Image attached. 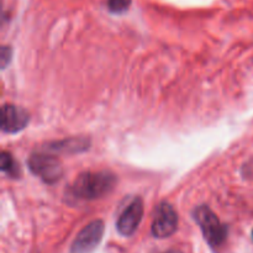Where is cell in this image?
Masks as SVG:
<instances>
[{
    "label": "cell",
    "mask_w": 253,
    "mask_h": 253,
    "mask_svg": "<svg viewBox=\"0 0 253 253\" xmlns=\"http://www.w3.org/2000/svg\"><path fill=\"white\" fill-rule=\"evenodd\" d=\"M116 183L118 178L110 170L84 172L72 184L71 195L79 200L100 199L115 189Z\"/></svg>",
    "instance_id": "obj_1"
},
{
    "label": "cell",
    "mask_w": 253,
    "mask_h": 253,
    "mask_svg": "<svg viewBox=\"0 0 253 253\" xmlns=\"http://www.w3.org/2000/svg\"><path fill=\"white\" fill-rule=\"evenodd\" d=\"M193 217L199 225L208 245L215 251L222 247L227 239V225L220 221L217 215L207 205L195 208Z\"/></svg>",
    "instance_id": "obj_2"
},
{
    "label": "cell",
    "mask_w": 253,
    "mask_h": 253,
    "mask_svg": "<svg viewBox=\"0 0 253 253\" xmlns=\"http://www.w3.org/2000/svg\"><path fill=\"white\" fill-rule=\"evenodd\" d=\"M27 166L32 174L37 175L47 184H54L63 175V167L58 158L46 152H37L30 156Z\"/></svg>",
    "instance_id": "obj_3"
},
{
    "label": "cell",
    "mask_w": 253,
    "mask_h": 253,
    "mask_svg": "<svg viewBox=\"0 0 253 253\" xmlns=\"http://www.w3.org/2000/svg\"><path fill=\"white\" fill-rule=\"evenodd\" d=\"M178 229V215L174 208L167 202L157 205L153 217L151 232L156 239L170 237Z\"/></svg>",
    "instance_id": "obj_4"
},
{
    "label": "cell",
    "mask_w": 253,
    "mask_h": 253,
    "mask_svg": "<svg viewBox=\"0 0 253 253\" xmlns=\"http://www.w3.org/2000/svg\"><path fill=\"white\" fill-rule=\"evenodd\" d=\"M103 220H94L89 222L74 239L69 253H91L100 244L104 236Z\"/></svg>",
    "instance_id": "obj_5"
},
{
    "label": "cell",
    "mask_w": 253,
    "mask_h": 253,
    "mask_svg": "<svg viewBox=\"0 0 253 253\" xmlns=\"http://www.w3.org/2000/svg\"><path fill=\"white\" fill-rule=\"evenodd\" d=\"M143 216V202L141 198H135L126 209L121 212L116 222V229L121 236H132L140 226Z\"/></svg>",
    "instance_id": "obj_6"
},
{
    "label": "cell",
    "mask_w": 253,
    "mask_h": 253,
    "mask_svg": "<svg viewBox=\"0 0 253 253\" xmlns=\"http://www.w3.org/2000/svg\"><path fill=\"white\" fill-rule=\"evenodd\" d=\"M30 121V115L25 109L12 104L2 106L1 130L5 133H17L24 130Z\"/></svg>",
    "instance_id": "obj_7"
},
{
    "label": "cell",
    "mask_w": 253,
    "mask_h": 253,
    "mask_svg": "<svg viewBox=\"0 0 253 253\" xmlns=\"http://www.w3.org/2000/svg\"><path fill=\"white\" fill-rule=\"evenodd\" d=\"M89 146H90V141L88 138L76 137L51 142L48 147H46V150L57 153H64V155H77V153H82L88 150Z\"/></svg>",
    "instance_id": "obj_8"
},
{
    "label": "cell",
    "mask_w": 253,
    "mask_h": 253,
    "mask_svg": "<svg viewBox=\"0 0 253 253\" xmlns=\"http://www.w3.org/2000/svg\"><path fill=\"white\" fill-rule=\"evenodd\" d=\"M0 168H1V172L10 178H19L21 174V170L15 158L5 151L1 152V156H0Z\"/></svg>",
    "instance_id": "obj_9"
},
{
    "label": "cell",
    "mask_w": 253,
    "mask_h": 253,
    "mask_svg": "<svg viewBox=\"0 0 253 253\" xmlns=\"http://www.w3.org/2000/svg\"><path fill=\"white\" fill-rule=\"evenodd\" d=\"M132 0H108V9L113 14H123L127 11Z\"/></svg>",
    "instance_id": "obj_10"
},
{
    "label": "cell",
    "mask_w": 253,
    "mask_h": 253,
    "mask_svg": "<svg viewBox=\"0 0 253 253\" xmlns=\"http://www.w3.org/2000/svg\"><path fill=\"white\" fill-rule=\"evenodd\" d=\"M10 61H11V48L7 46H2L1 51H0V64H1V68H6Z\"/></svg>",
    "instance_id": "obj_11"
},
{
    "label": "cell",
    "mask_w": 253,
    "mask_h": 253,
    "mask_svg": "<svg viewBox=\"0 0 253 253\" xmlns=\"http://www.w3.org/2000/svg\"><path fill=\"white\" fill-rule=\"evenodd\" d=\"M165 253H182V252L177 251V250H170V251H167V252H165Z\"/></svg>",
    "instance_id": "obj_12"
}]
</instances>
